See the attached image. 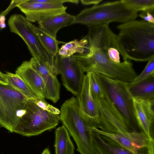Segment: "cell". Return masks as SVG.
Returning <instances> with one entry per match:
<instances>
[{
  "instance_id": "1",
  "label": "cell",
  "mask_w": 154,
  "mask_h": 154,
  "mask_svg": "<svg viewBox=\"0 0 154 154\" xmlns=\"http://www.w3.org/2000/svg\"><path fill=\"white\" fill-rule=\"evenodd\" d=\"M117 28L118 39L131 60L145 62L154 57V24L135 19Z\"/></svg>"
},
{
  "instance_id": "2",
  "label": "cell",
  "mask_w": 154,
  "mask_h": 154,
  "mask_svg": "<svg viewBox=\"0 0 154 154\" xmlns=\"http://www.w3.org/2000/svg\"><path fill=\"white\" fill-rule=\"evenodd\" d=\"M85 53L73 55L84 72L92 71L109 78L129 83L137 76L131 60L120 63L113 62L97 48L87 44Z\"/></svg>"
},
{
  "instance_id": "3",
  "label": "cell",
  "mask_w": 154,
  "mask_h": 154,
  "mask_svg": "<svg viewBox=\"0 0 154 154\" xmlns=\"http://www.w3.org/2000/svg\"><path fill=\"white\" fill-rule=\"evenodd\" d=\"M60 121L73 138L81 154H99L93 139L91 127L81 115L78 100L72 97L60 108Z\"/></svg>"
},
{
  "instance_id": "4",
  "label": "cell",
  "mask_w": 154,
  "mask_h": 154,
  "mask_svg": "<svg viewBox=\"0 0 154 154\" xmlns=\"http://www.w3.org/2000/svg\"><path fill=\"white\" fill-rule=\"evenodd\" d=\"M138 14V12L127 8L122 0L108 2L82 10L74 16L69 25L80 24L88 26L113 22L122 23L135 20Z\"/></svg>"
},
{
  "instance_id": "5",
  "label": "cell",
  "mask_w": 154,
  "mask_h": 154,
  "mask_svg": "<svg viewBox=\"0 0 154 154\" xmlns=\"http://www.w3.org/2000/svg\"><path fill=\"white\" fill-rule=\"evenodd\" d=\"M96 73L102 90L107 94L132 130L135 132L144 133L135 115L133 97L129 91L128 83Z\"/></svg>"
},
{
  "instance_id": "6",
  "label": "cell",
  "mask_w": 154,
  "mask_h": 154,
  "mask_svg": "<svg viewBox=\"0 0 154 154\" xmlns=\"http://www.w3.org/2000/svg\"><path fill=\"white\" fill-rule=\"evenodd\" d=\"M34 99H28L25 112L20 118L14 132L24 136H37L55 128L58 125L59 115L42 109Z\"/></svg>"
},
{
  "instance_id": "7",
  "label": "cell",
  "mask_w": 154,
  "mask_h": 154,
  "mask_svg": "<svg viewBox=\"0 0 154 154\" xmlns=\"http://www.w3.org/2000/svg\"><path fill=\"white\" fill-rule=\"evenodd\" d=\"M25 17L20 14L11 15L8 24L11 32L18 35L24 40L33 57L38 60L52 74L57 75L55 71L54 57L41 43L30 27Z\"/></svg>"
},
{
  "instance_id": "8",
  "label": "cell",
  "mask_w": 154,
  "mask_h": 154,
  "mask_svg": "<svg viewBox=\"0 0 154 154\" xmlns=\"http://www.w3.org/2000/svg\"><path fill=\"white\" fill-rule=\"evenodd\" d=\"M88 33L85 37L87 44L97 48L113 62H121L120 56L125 61L130 59L118 35L110 29L109 24L88 26Z\"/></svg>"
},
{
  "instance_id": "9",
  "label": "cell",
  "mask_w": 154,
  "mask_h": 154,
  "mask_svg": "<svg viewBox=\"0 0 154 154\" xmlns=\"http://www.w3.org/2000/svg\"><path fill=\"white\" fill-rule=\"evenodd\" d=\"M28 99L10 85L0 83V124L2 127L14 132L25 112Z\"/></svg>"
},
{
  "instance_id": "10",
  "label": "cell",
  "mask_w": 154,
  "mask_h": 154,
  "mask_svg": "<svg viewBox=\"0 0 154 154\" xmlns=\"http://www.w3.org/2000/svg\"><path fill=\"white\" fill-rule=\"evenodd\" d=\"M102 91L104 97L95 100L99 118V123L96 128L107 133H120L136 138H146V136L144 133H136L132 130L107 94Z\"/></svg>"
},
{
  "instance_id": "11",
  "label": "cell",
  "mask_w": 154,
  "mask_h": 154,
  "mask_svg": "<svg viewBox=\"0 0 154 154\" xmlns=\"http://www.w3.org/2000/svg\"><path fill=\"white\" fill-rule=\"evenodd\" d=\"M54 65L57 75L60 74L63 84L67 90L76 97L79 95L84 72L73 55L63 57L57 54L54 57Z\"/></svg>"
},
{
  "instance_id": "12",
  "label": "cell",
  "mask_w": 154,
  "mask_h": 154,
  "mask_svg": "<svg viewBox=\"0 0 154 154\" xmlns=\"http://www.w3.org/2000/svg\"><path fill=\"white\" fill-rule=\"evenodd\" d=\"M8 8L17 7L30 22L38 23L46 18L66 12L67 8L63 5L31 2L29 0H13Z\"/></svg>"
},
{
  "instance_id": "13",
  "label": "cell",
  "mask_w": 154,
  "mask_h": 154,
  "mask_svg": "<svg viewBox=\"0 0 154 154\" xmlns=\"http://www.w3.org/2000/svg\"><path fill=\"white\" fill-rule=\"evenodd\" d=\"M76 98L82 117L90 126L96 128L99 120L98 111L96 102L90 93L89 80L87 74L84 75L81 93Z\"/></svg>"
},
{
  "instance_id": "14",
  "label": "cell",
  "mask_w": 154,
  "mask_h": 154,
  "mask_svg": "<svg viewBox=\"0 0 154 154\" xmlns=\"http://www.w3.org/2000/svg\"><path fill=\"white\" fill-rule=\"evenodd\" d=\"M133 99L134 113L139 126L149 139H154V99Z\"/></svg>"
},
{
  "instance_id": "15",
  "label": "cell",
  "mask_w": 154,
  "mask_h": 154,
  "mask_svg": "<svg viewBox=\"0 0 154 154\" xmlns=\"http://www.w3.org/2000/svg\"><path fill=\"white\" fill-rule=\"evenodd\" d=\"M29 62L33 68L41 77L44 85L45 98L56 103L60 99V84L57 76L51 73L40 62L34 58H31Z\"/></svg>"
},
{
  "instance_id": "16",
  "label": "cell",
  "mask_w": 154,
  "mask_h": 154,
  "mask_svg": "<svg viewBox=\"0 0 154 154\" xmlns=\"http://www.w3.org/2000/svg\"><path fill=\"white\" fill-rule=\"evenodd\" d=\"M19 76L40 100L46 102L44 96V85L42 79L32 67L29 61H24L15 71Z\"/></svg>"
},
{
  "instance_id": "17",
  "label": "cell",
  "mask_w": 154,
  "mask_h": 154,
  "mask_svg": "<svg viewBox=\"0 0 154 154\" xmlns=\"http://www.w3.org/2000/svg\"><path fill=\"white\" fill-rule=\"evenodd\" d=\"M91 129L92 132L104 135L113 140L134 153L145 154L143 151L147 147L148 138H134L120 133H107L94 127H91Z\"/></svg>"
},
{
  "instance_id": "18",
  "label": "cell",
  "mask_w": 154,
  "mask_h": 154,
  "mask_svg": "<svg viewBox=\"0 0 154 154\" xmlns=\"http://www.w3.org/2000/svg\"><path fill=\"white\" fill-rule=\"evenodd\" d=\"M92 134L94 145L99 154H136L107 137L94 132Z\"/></svg>"
},
{
  "instance_id": "19",
  "label": "cell",
  "mask_w": 154,
  "mask_h": 154,
  "mask_svg": "<svg viewBox=\"0 0 154 154\" xmlns=\"http://www.w3.org/2000/svg\"><path fill=\"white\" fill-rule=\"evenodd\" d=\"M74 17V16L66 12L48 18L38 23L39 27L57 39L58 31L61 28L69 25Z\"/></svg>"
},
{
  "instance_id": "20",
  "label": "cell",
  "mask_w": 154,
  "mask_h": 154,
  "mask_svg": "<svg viewBox=\"0 0 154 154\" xmlns=\"http://www.w3.org/2000/svg\"><path fill=\"white\" fill-rule=\"evenodd\" d=\"M133 98L144 100L154 99V75L136 82L127 83Z\"/></svg>"
},
{
  "instance_id": "21",
  "label": "cell",
  "mask_w": 154,
  "mask_h": 154,
  "mask_svg": "<svg viewBox=\"0 0 154 154\" xmlns=\"http://www.w3.org/2000/svg\"><path fill=\"white\" fill-rule=\"evenodd\" d=\"M54 147L55 154H74V146L67 129L63 125L55 131Z\"/></svg>"
},
{
  "instance_id": "22",
  "label": "cell",
  "mask_w": 154,
  "mask_h": 154,
  "mask_svg": "<svg viewBox=\"0 0 154 154\" xmlns=\"http://www.w3.org/2000/svg\"><path fill=\"white\" fill-rule=\"evenodd\" d=\"M29 24L33 32L46 49L53 56H56L59 50V45L66 43L58 41L30 22Z\"/></svg>"
},
{
  "instance_id": "23",
  "label": "cell",
  "mask_w": 154,
  "mask_h": 154,
  "mask_svg": "<svg viewBox=\"0 0 154 154\" xmlns=\"http://www.w3.org/2000/svg\"><path fill=\"white\" fill-rule=\"evenodd\" d=\"M87 43L85 37L79 41L75 39L66 43L59 49L58 54L62 57H66L73 55L75 53L83 54L85 52V46Z\"/></svg>"
},
{
  "instance_id": "24",
  "label": "cell",
  "mask_w": 154,
  "mask_h": 154,
  "mask_svg": "<svg viewBox=\"0 0 154 154\" xmlns=\"http://www.w3.org/2000/svg\"><path fill=\"white\" fill-rule=\"evenodd\" d=\"M5 72L8 84L17 89L29 99H38L19 76L16 74L8 72Z\"/></svg>"
},
{
  "instance_id": "25",
  "label": "cell",
  "mask_w": 154,
  "mask_h": 154,
  "mask_svg": "<svg viewBox=\"0 0 154 154\" xmlns=\"http://www.w3.org/2000/svg\"><path fill=\"white\" fill-rule=\"evenodd\" d=\"M122 1L128 8L137 12L154 8V0H122Z\"/></svg>"
},
{
  "instance_id": "26",
  "label": "cell",
  "mask_w": 154,
  "mask_h": 154,
  "mask_svg": "<svg viewBox=\"0 0 154 154\" xmlns=\"http://www.w3.org/2000/svg\"><path fill=\"white\" fill-rule=\"evenodd\" d=\"M88 77L90 89L93 98L95 101L97 98L104 97L102 89L98 82L96 73L92 71L87 72Z\"/></svg>"
},
{
  "instance_id": "27",
  "label": "cell",
  "mask_w": 154,
  "mask_h": 154,
  "mask_svg": "<svg viewBox=\"0 0 154 154\" xmlns=\"http://www.w3.org/2000/svg\"><path fill=\"white\" fill-rule=\"evenodd\" d=\"M145 68L132 82H136L145 79L151 76L154 75V57L150 59Z\"/></svg>"
},
{
  "instance_id": "28",
  "label": "cell",
  "mask_w": 154,
  "mask_h": 154,
  "mask_svg": "<svg viewBox=\"0 0 154 154\" xmlns=\"http://www.w3.org/2000/svg\"><path fill=\"white\" fill-rule=\"evenodd\" d=\"M35 103L40 107L48 111L55 114L60 115V110L58 109L38 98L34 99Z\"/></svg>"
},
{
  "instance_id": "29",
  "label": "cell",
  "mask_w": 154,
  "mask_h": 154,
  "mask_svg": "<svg viewBox=\"0 0 154 154\" xmlns=\"http://www.w3.org/2000/svg\"><path fill=\"white\" fill-rule=\"evenodd\" d=\"M138 16L148 23L154 24V8L140 11Z\"/></svg>"
},
{
  "instance_id": "30",
  "label": "cell",
  "mask_w": 154,
  "mask_h": 154,
  "mask_svg": "<svg viewBox=\"0 0 154 154\" xmlns=\"http://www.w3.org/2000/svg\"><path fill=\"white\" fill-rule=\"evenodd\" d=\"M31 2L41 3H47L57 5H63L66 2L77 4L79 1L77 0H29Z\"/></svg>"
},
{
  "instance_id": "31",
  "label": "cell",
  "mask_w": 154,
  "mask_h": 154,
  "mask_svg": "<svg viewBox=\"0 0 154 154\" xmlns=\"http://www.w3.org/2000/svg\"><path fill=\"white\" fill-rule=\"evenodd\" d=\"M154 139L149 138L146 147L147 154H154Z\"/></svg>"
},
{
  "instance_id": "32",
  "label": "cell",
  "mask_w": 154,
  "mask_h": 154,
  "mask_svg": "<svg viewBox=\"0 0 154 154\" xmlns=\"http://www.w3.org/2000/svg\"><path fill=\"white\" fill-rule=\"evenodd\" d=\"M103 0H81L82 3L84 5H96L100 4L103 1Z\"/></svg>"
},
{
  "instance_id": "33",
  "label": "cell",
  "mask_w": 154,
  "mask_h": 154,
  "mask_svg": "<svg viewBox=\"0 0 154 154\" xmlns=\"http://www.w3.org/2000/svg\"><path fill=\"white\" fill-rule=\"evenodd\" d=\"M5 16L3 15L0 14V29L1 31L6 27Z\"/></svg>"
},
{
  "instance_id": "34",
  "label": "cell",
  "mask_w": 154,
  "mask_h": 154,
  "mask_svg": "<svg viewBox=\"0 0 154 154\" xmlns=\"http://www.w3.org/2000/svg\"><path fill=\"white\" fill-rule=\"evenodd\" d=\"M0 83L4 85H8V82L6 77L5 74L0 71Z\"/></svg>"
},
{
  "instance_id": "35",
  "label": "cell",
  "mask_w": 154,
  "mask_h": 154,
  "mask_svg": "<svg viewBox=\"0 0 154 154\" xmlns=\"http://www.w3.org/2000/svg\"><path fill=\"white\" fill-rule=\"evenodd\" d=\"M42 154H50V151L48 148L45 149L43 151Z\"/></svg>"
},
{
  "instance_id": "36",
  "label": "cell",
  "mask_w": 154,
  "mask_h": 154,
  "mask_svg": "<svg viewBox=\"0 0 154 154\" xmlns=\"http://www.w3.org/2000/svg\"><path fill=\"white\" fill-rule=\"evenodd\" d=\"M2 127V125H1V124H0V129Z\"/></svg>"
}]
</instances>
